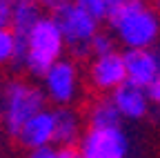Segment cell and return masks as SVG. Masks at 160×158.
I'll list each match as a JSON object with an SVG mask.
<instances>
[{
	"mask_svg": "<svg viewBox=\"0 0 160 158\" xmlns=\"http://www.w3.org/2000/svg\"><path fill=\"white\" fill-rule=\"evenodd\" d=\"M107 23L125 49H151L160 40V16L145 0H111Z\"/></svg>",
	"mask_w": 160,
	"mask_h": 158,
	"instance_id": "6da1fadb",
	"label": "cell"
},
{
	"mask_svg": "<svg viewBox=\"0 0 160 158\" xmlns=\"http://www.w3.org/2000/svg\"><path fill=\"white\" fill-rule=\"evenodd\" d=\"M47 109V98L40 85L27 80V78H9L2 83L0 91V129L9 136L22 129V125L38 111Z\"/></svg>",
	"mask_w": 160,
	"mask_h": 158,
	"instance_id": "7a4b0ae2",
	"label": "cell"
},
{
	"mask_svg": "<svg viewBox=\"0 0 160 158\" xmlns=\"http://www.w3.org/2000/svg\"><path fill=\"white\" fill-rule=\"evenodd\" d=\"M20 40H22V67L33 78H42V74L60 58H65L67 51L65 38L51 16H42Z\"/></svg>",
	"mask_w": 160,
	"mask_h": 158,
	"instance_id": "3957f363",
	"label": "cell"
},
{
	"mask_svg": "<svg viewBox=\"0 0 160 158\" xmlns=\"http://www.w3.org/2000/svg\"><path fill=\"white\" fill-rule=\"evenodd\" d=\"M51 20L56 23V27L60 29V33H62L67 49H71V54L76 58H87L89 56V43L100 31L98 20H93L91 16H87L73 3L51 11Z\"/></svg>",
	"mask_w": 160,
	"mask_h": 158,
	"instance_id": "277c9868",
	"label": "cell"
},
{
	"mask_svg": "<svg viewBox=\"0 0 160 158\" xmlns=\"http://www.w3.org/2000/svg\"><path fill=\"white\" fill-rule=\"evenodd\" d=\"M42 94L58 107H69L80 96V69L76 60L60 58L42 74Z\"/></svg>",
	"mask_w": 160,
	"mask_h": 158,
	"instance_id": "5b68a950",
	"label": "cell"
},
{
	"mask_svg": "<svg viewBox=\"0 0 160 158\" xmlns=\"http://www.w3.org/2000/svg\"><path fill=\"white\" fill-rule=\"evenodd\" d=\"M82 158H127L129 136L122 127H89L78 143Z\"/></svg>",
	"mask_w": 160,
	"mask_h": 158,
	"instance_id": "8992f818",
	"label": "cell"
},
{
	"mask_svg": "<svg viewBox=\"0 0 160 158\" xmlns=\"http://www.w3.org/2000/svg\"><path fill=\"white\" fill-rule=\"evenodd\" d=\"M89 83L98 91H113L122 83H127L125 76V63H122V51H111L102 56H93L89 60Z\"/></svg>",
	"mask_w": 160,
	"mask_h": 158,
	"instance_id": "52a82bcc",
	"label": "cell"
},
{
	"mask_svg": "<svg viewBox=\"0 0 160 158\" xmlns=\"http://www.w3.org/2000/svg\"><path fill=\"white\" fill-rule=\"evenodd\" d=\"M122 63H125V76L129 85L149 89L160 76L158 56L153 49H125Z\"/></svg>",
	"mask_w": 160,
	"mask_h": 158,
	"instance_id": "ba28073f",
	"label": "cell"
},
{
	"mask_svg": "<svg viewBox=\"0 0 160 158\" xmlns=\"http://www.w3.org/2000/svg\"><path fill=\"white\" fill-rule=\"evenodd\" d=\"M109 98H111L118 116L127 118V120H142V118H147L149 111H151L147 89L129 85V83H122L120 87H116Z\"/></svg>",
	"mask_w": 160,
	"mask_h": 158,
	"instance_id": "9c48e42d",
	"label": "cell"
},
{
	"mask_svg": "<svg viewBox=\"0 0 160 158\" xmlns=\"http://www.w3.org/2000/svg\"><path fill=\"white\" fill-rule=\"evenodd\" d=\"M53 131H56L53 109H42L22 125V129L16 134V140L25 149L31 151V149H38V147L53 145Z\"/></svg>",
	"mask_w": 160,
	"mask_h": 158,
	"instance_id": "30bf717a",
	"label": "cell"
},
{
	"mask_svg": "<svg viewBox=\"0 0 160 158\" xmlns=\"http://www.w3.org/2000/svg\"><path fill=\"white\" fill-rule=\"evenodd\" d=\"M53 118H56V131H53V143H58L60 147L67 145H78L82 138V118L80 114L71 107H56L53 109Z\"/></svg>",
	"mask_w": 160,
	"mask_h": 158,
	"instance_id": "8fae6325",
	"label": "cell"
},
{
	"mask_svg": "<svg viewBox=\"0 0 160 158\" xmlns=\"http://www.w3.org/2000/svg\"><path fill=\"white\" fill-rule=\"evenodd\" d=\"M42 7L38 0H11V25L9 29L22 38L40 18H42Z\"/></svg>",
	"mask_w": 160,
	"mask_h": 158,
	"instance_id": "7c38bea8",
	"label": "cell"
},
{
	"mask_svg": "<svg viewBox=\"0 0 160 158\" xmlns=\"http://www.w3.org/2000/svg\"><path fill=\"white\" fill-rule=\"evenodd\" d=\"M87 123L89 127H120L122 118L118 116L111 98H98L87 109Z\"/></svg>",
	"mask_w": 160,
	"mask_h": 158,
	"instance_id": "4fadbf2b",
	"label": "cell"
},
{
	"mask_svg": "<svg viewBox=\"0 0 160 158\" xmlns=\"http://www.w3.org/2000/svg\"><path fill=\"white\" fill-rule=\"evenodd\" d=\"M22 67V40L9 29H0V67Z\"/></svg>",
	"mask_w": 160,
	"mask_h": 158,
	"instance_id": "5bb4252c",
	"label": "cell"
},
{
	"mask_svg": "<svg viewBox=\"0 0 160 158\" xmlns=\"http://www.w3.org/2000/svg\"><path fill=\"white\" fill-rule=\"evenodd\" d=\"M111 0H73V5L80 7L87 16H91L93 20H107V11H109Z\"/></svg>",
	"mask_w": 160,
	"mask_h": 158,
	"instance_id": "9a60e30c",
	"label": "cell"
},
{
	"mask_svg": "<svg viewBox=\"0 0 160 158\" xmlns=\"http://www.w3.org/2000/svg\"><path fill=\"white\" fill-rule=\"evenodd\" d=\"M111 51H116V40L111 38V33L98 31V33L91 38V43H89V54L102 56V54H111Z\"/></svg>",
	"mask_w": 160,
	"mask_h": 158,
	"instance_id": "2e32d148",
	"label": "cell"
},
{
	"mask_svg": "<svg viewBox=\"0 0 160 158\" xmlns=\"http://www.w3.org/2000/svg\"><path fill=\"white\" fill-rule=\"evenodd\" d=\"M27 158H58V149L53 145H47V147H38V149H31L27 154Z\"/></svg>",
	"mask_w": 160,
	"mask_h": 158,
	"instance_id": "e0dca14e",
	"label": "cell"
},
{
	"mask_svg": "<svg viewBox=\"0 0 160 158\" xmlns=\"http://www.w3.org/2000/svg\"><path fill=\"white\" fill-rule=\"evenodd\" d=\"M11 25V0H0V29Z\"/></svg>",
	"mask_w": 160,
	"mask_h": 158,
	"instance_id": "ac0fdd59",
	"label": "cell"
},
{
	"mask_svg": "<svg viewBox=\"0 0 160 158\" xmlns=\"http://www.w3.org/2000/svg\"><path fill=\"white\" fill-rule=\"evenodd\" d=\"M147 96H149V103L156 105V107L160 109V76L156 78V83L147 89Z\"/></svg>",
	"mask_w": 160,
	"mask_h": 158,
	"instance_id": "d6986e66",
	"label": "cell"
},
{
	"mask_svg": "<svg viewBox=\"0 0 160 158\" xmlns=\"http://www.w3.org/2000/svg\"><path fill=\"white\" fill-rule=\"evenodd\" d=\"M58 158H82V156H80L78 145H67V147H58Z\"/></svg>",
	"mask_w": 160,
	"mask_h": 158,
	"instance_id": "ffe728a7",
	"label": "cell"
},
{
	"mask_svg": "<svg viewBox=\"0 0 160 158\" xmlns=\"http://www.w3.org/2000/svg\"><path fill=\"white\" fill-rule=\"evenodd\" d=\"M38 3H40V7H42V9L56 11V9H60V7H65V5L73 3V0H38Z\"/></svg>",
	"mask_w": 160,
	"mask_h": 158,
	"instance_id": "44dd1931",
	"label": "cell"
},
{
	"mask_svg": "<svg viewBox=\"0 0 160 158\" xmlns=\"http://www.w3.org/2000/svg\"><path fill=\"white\" fill-rule=\"evenodd\" d=\"M151 9H153V11L160 16V0H153V7H151Z\"/></svg>",
	"mask_w": 160,
	"mask_h": 158,
	"instance_id": "7402d4cb",
	"label": "cell"
},
{
	"mask_svg": "<svg viewBox=\"0 0 160 158\" xmlns=\"http://www.w3.org/2000/svg\"><path fill=\"white\" fill-rule=\"evenodd\" d=\"M0 91H2V78H0Z\"/></svg>",
	"mask_w": 160,
	"mask_h": 158,
	"instance_id": "603a6c76",
	"label": "cell"
},
{
	"mask_svg": "<svg viewBox=\"0 0 160 158\" xmlns=\"http://www.w3.org/2000/svg\"><path fill=\"white\" fill-rule=\"evenodd\" d=\"M0 140H2V129H0Z\"/></svg>",
	"mask_w": 160,
	"mask_h": 158,
	"instance_id": "cb8c5ba5",
	"label": "cell"
}]
</instances>
